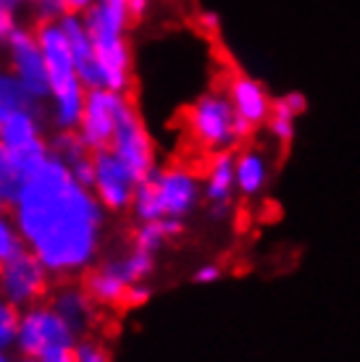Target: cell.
<instances>
[{"label":"cell","instance_id":"6da1fadb","mask_svg":"<svg viewBox=\"0 0 360 362\" xmlns=\"http://www.w3.org/2000/svg\"><path fill=\"white\" fill-rule=\"evenodd\" d=\"M11 216L55 281L81 279L103 257L111 213L53 155L18 181Z\"/></svg>","mask_w":360,"mask_h":362},{"label":"cell","instance_id":"7a4b0ae2","mask_svg":"<svg viewBox=\"0 0 360 362\" xmlns=\"http://www.w3.org/2000/svg\"><path fill=\"white\" fill-rule=\"evenodd\" d=\"M84 24L90 29L95 58L103 71V90L129 95L135 87V53L129 42V29L135 24L129 0H95Z\"/></svg>","mask_w":360,"mask_h":362},{"label":"cell","instance_id":"3957f363","mask_svg":"<svg viewBox=\"0 0 360 362\" xmlns=\"http://www.w3.org/2000/svg\"><path fill=\"white\" fill-rule=\"evenodd\" d=\"M203 202V179L187 163L158 165L147 179L137 184L132 199V218L137 223L150 221H179L187 223L189 216Z\"/></svg>","mask_w":360,"mask_h":362},{"label":"cell","instance_id":"277c9868","mask_svg":"<svg viewBox=\"0 0 360 362\" xmlns=\"http://www.w3.org/2000/svg\"><path fill=\"white\" fill-rule=\"evenodd\" d=\"M184 121H187V134L192 145L206 155L235 153L250 136V132L237 118L235 105H232L226 90L203 92L187 108Z\"/></svg>","mask_w":360,"mask_h":362},{"label":"cell","instance_id":"5b68a950","mask_svg":"<svg viewBox=\"0 0 360 362\" xmlns=\"http://www.w3.org/2000/svg\"><path fill=\"white\" fill-rule=\"evenodd\" d=\"M155 265H158V255L129 245L124 252L100 257L98 263L81 276V284L100 310L124 308L126 291L140 281L153 279Z\"/></svg>","mask_w":360,"mask_h":362},{"label":"cell","instance_id":"8992f818","mask_svg":"<svg viewBox=\"0 0 360 362\" xmlns=\"http://www.w3.org/2000/svg\"><path fill=\"white\" fill-rule=\"evenodd\" d=\"M53 281L55 279L50 276V271L29 250L0 263V294L18 310L47 302L55 286Z\"/></svg>","mask_w":360,"mask_h":362},{"label":"cell","instance_id":"52a82bcc","mask_svg":"<svg viewBox=\"0 0 360 362\" xmlns=\"http://www.w3.org/2000/svg\"><path fill=\"white\" fill-rule=\"evenodd\" d=\"M77 331L53 310L50 302H40L32 308L21 310L18 315V334L13 352L18 357L35 360L40 352H45L50 346L61 344H77Z\"/></svg>","mask_w":360,"mask_h":362},{"label":"cell","instance_id":"ba28073f","mask_svg":"<svg viewBox=\"0 0 360 362\" xmlns=\"http://www.w3.org/2000/svg\"><path fill=\"white\" fill-rule=\"evenodd\" d=\"M111 150L118 155V160L129 171L135 173L137 181L147 179L158 168V153H155L153 134L147 132L142 113L137 110L132 98H129V103H126L121 116H118L116 132H113V139H111Z\"/></svg>","mask_w":360,"mask_h":362},{"label":"cell","instance_id":"9c48e42d","mask_svg":"<svg viewBox=\"0 0 360 362\" xmlns=\"http://www.w3.org/2000/svg\"><path fill=\"white\" fill-rule=\"evenodd\" d=\"M137 176L126 168L118 155L106 147V150H95L92 153V179L90 189L100 199V205L108 210L111 216H121L129 213L132 199L137 192Z\"/></svg>","mask_w":360,"mask_h":362},{"label":"cell","instance_id":"30bf717a","mask_svg":"<svg viewBox=\"0 0 360 362\" xmlns=\"http://www.w3.org/2000/svg\"><path fill=\"white\" fill-rule=\"evenodd\" d=\"M3 47H6V66L13 71L18 84L27 90L32 103L43 108L50 95V76H47L43 50L37 45L35 29L21 27Z\"/></svg>","mask_w":360,"mask_h":362},{"label":"cell","instance_id":"8fae6325","mask_svg":"<svg viewBox=\"0 0 360 362\" xmlns=\"http://www.w3.org/2000/svg\"><path fill=\"white\" fill-rule=\"evenodd\" d=\"M126 103H129V95H118V92L111 90L87 92V105H84V116H81L77 134L92 153L111 147L118 116H121Z\"/></svg>","mask_w":360,"mask_h":362},{"label":"cell","instance_id":"7c38bea8","mask_svg":"<svg viewBox=\"0 0 360 362\" xmlns=\"http://www.w3.org/2000/svg\"><path fill=\"white\" fill-rule=\"evenodd\" d=\"M200 179H203V202H208L210 216L216 218V221L229 218V213L235 210L237 199L235 153L208 155Z\"/></svg>","mask_w":360,"mask_h":362},{"label":"cell","instance_id":"4fadbf2b","mask_svg":"<svg viewBox=\"0 0 360 362\" xmlns=\"http://www.w3.org/2000/svg\"><path fill=\"white\" fill-rule=\"evenodd\" d=\"M226 95L235 105L237 118L242 121V127L250 134L255 129L266 127L271 108H274V98L258 79H252V76H247L242 71H235L226 82Z\"/></svg>","mask_w":360,"mask_h":362},{"label":"cell","instance_id":"5bb4252c","mask_svg":"<svg viewBox=\"0 0 360 362\" xmlns=\"http://www.w3.org/2000/svg\"><path fill=\"white\" fill-rule=\"evenodd\" d=\"M47 302L77 331V336L90 334L92 328H95V323H98L100 308L95 305V299L90 297V291L84 289L81 279L58 281L53 286V291H50Z\"/></svg>","mask_w":360,"mask_h":362},{"label":"cell","instance_id":"9a60e30c","mask_svg":"<svg viewBox=\"0 0 360 362\" xmlns=\"http://www.w3.org/2000/svg\"><path fill=\"white\" fill-rule=\"evenodd\" d=\"M37 45L43 50L47 66V76H50V90L53 87H63L69 82H77V61L69 47V40L63 35V29L58 21H37L35 27Z\"/></svg>","mask_w":360,"mask_h":362},{"label":"cell","instance_id":"2e32d148","mask_svg":"<svg viewBox=\"0 0 360 362\" xmlns=\"http://www.w3.org/2000/svg\"><path fill=\"white\" fill-rule=\"evenodd\" d=\"M87 87L77 79L63 87H53L47 95L43 113H45L47 129L50 132H77L84 116V105H87Z\"/></svg>","mask_w":360,"mask_h":362},{"label":"cell","instance_id":"e0dca14e","mask_svg":"<svg viewBox=\"0 0 360 362\" xmlns=\"http://www.w3.org/2000/svg\"><path fill=\"white\" fill-rule=\"evenodd\" d=\"M235 173H237V197L258 199L269 189L274 179L271 155L258 145H242L235 150Z\"/></svg>","mask_w":360,"mask_h":362},{"label":"cell","instance_id":"ac0fdd59","mask_svg":"<svg viewBox=\"0 0 360 362\" xmlns=\"http://www.w3.org/2000/svg\"><path fill=\"white\" fill-rule=\"evenodd\" d=\"M305 110H308V100L303 92H287V95L274 98V108H271V116L266 121V132H269L271 139L279 142L281 147H287L295 139L298 121Z\"/></svg>","mask_w":360,"mask_h":362},{"label":"cell","instance_id":"d6986e66","mask_svg":"<svg viewBox=\"0 0 360 362\" xmlns=\"http://www.w3.org/2000/svg\"><path fill=\"white\" fill-rule=\"evenodd\" d=\"M50 155L58 158L74 179L90 187L92 179V150L79 139L77 132H50Z\"/></svg>","mask_w":360,"mask_h":362},{"label":"cell","instance_id":"ffe728a7","mask_svg":"<svg viewBox=\"0 0 360 362\" xmlns=\"http://www.w3.org/2000/svg\"><path fill=\"white\" fill-rule=\"evenodd\" d=\"M184 231V223L179 221H150V223H137L132 231V245L145 250V252L158 255L171 239Z\"/></svg>","mask_w":360,"mask_h":362},{"label":"cell","instance_id":"44dd1931","mask_svg":"<svg viewBox=\"0 0 360 362\" xmlns=\"http://www.w3.org/2000/svg\"><path fill=\"white\" fill-rule=\"evenodd\" d=\"M24 108H40L32 103V98L27 95V90L18 84V79L13 76L6 64H0V124L9 116H13L16 110Z\"/></svg>","mask_w":360,"mask_h":362},{"label":"cell","instance_id":"7402d4cb","mask_svg":"<svg viewBox=\"0 0 360 362\" xmlns=\"http://www.w3.org/2000/svg\"><path fill=\"white\" fill-rule=\"evenodd\" d=\"M24 250H27V245H24V236L18 231L13 216L11 213H0V263L16 257Z\"/></svg>","mask_w":360,"mask_h":362},{"label":"cell","instance_id":"603a6c76","mask_svg":"<svg viewBox=\"0 0 360 362\" xmlns=\"http://www.w3.org/2000/svg\"><path fill=\"white\" fill-rule=\"evenodd\" d=\"M18 315H21V310L13 308L9 299L0 294V352H13L18 334Z\"/></svg>","mask_w":360,"mask_h":362},{"label":"cell","instance_id":"cb8c5ba5","mask_svg":"<svg viewBox=\"0 0 360 362\" xmlns=\"http://www.w3.org/2000/svg\"><path fill=\"white\" fill-rule=\"evenodd\" d=\"M74 362H113V354L103 339L84 334L74 344Z\"/></svg>","mask_w":360,"mask_h":362},{"label":"cell","instance_id":"d4e9b609","mask_svg":"<svg viewBox=\"0 0 360 362\" xmlns=\"http://www.w3.org/2000/svg\"><path fill=\"white\" fill-rule=\"evenodd\" d=\"M18 0H0V45H6L11 37L21 29V18H18Z\"/></svg>","mask_w":360,"mask_h":362},{"label":"cell","instance_id":"484cf974","mask_svg":"<svg viewBox=\"0 0 360 362\" xmlns=\"http://www.w3.org/2000/svg\"><path fill=\"white\" fill-rule=\"evenodd\" d=\"M221 279H224V265L213 263V260L198 265V268L192 271V284H200V286H206V284H218Z\"/></svg>","mask_w":360,"mask_h":362},{"label":"cell","instance_id":"4316f807","mask_svg":"<svg viewBox=\"0 0 360 362\" xmlns=\"http://www.w3.org/2000/svg\"><path fill=\"white\" fill-rule=\"evenodd\" d=\"M35 11H37V18H40V21H58L61 16H66L63 0H37Z\"/></svg>","mask_w":360,"mask_h":362},{"label":"cell","instance_id":"83f0119b","mask_svg":"<svg viewBox=\"0 0 360 362\" xmlns=\"http://www.w3.org/2000/svg\"><path fill=\"white\" fill-rule=\"evenodd\" d=\"M35 362H74V344L50 346V349L37 354Z\"/></svg>","mask_w":360,"mask_h":362},{"label":"cell","instance_id":"f1b7e54d","mask_svg":"<svg viewBox=\"0 0 360 362\" xmlns=\"http://www.w3.org/2000/svg\"><path fill=\"white\" fill-rule=\"evenodd\" d=\"M153 297V289H150V281H140L132 289L126 291V305L124 308H140L147 299Z\"/></svg>","mask_w":360,"mask_h":362},{"label":"cell","instance_id":"f546056e","mask_svg":"<svg viewBox=\"0 0 360 362\" xmlns=\"http://www.w3.org/2000/svg\"><path fill=\"white\" fill-rule=\"evenodd\" d=\"M13 194H16V184L9 181L6 176H0V213H11Z\"/></svg>","mask_w":360,"mask_h":362},{"label":"cell","instance_id":"4dcf8cb0","mask_svg":"<svg viewBox=\"0 0 360 362\" xmlns=\"http://www.w3.org/2000/svg\"><path fill=\"white\" fill-rule=\"evenodd\" d=\"M63 6H66V13H87V11L95 6V0H63Z\"/></svg>","mask_w":360,"mask_h":362},{"label":"cell","instance_id":"1f68e13d","mask_svg":"<svg viewBox=\"0 0 360 362\" xmlns=\"http://www.w3.org/2000/svg\"><path fill=\"white\" fill-rule=\"evenodd\" d=\"M147 8H150V0H129V11H132L135 21H140L147 13Z\"/></svg>","mask_w":360,"mask_h":362},{"label":"cell","instance_id":"d6a6232c","mask_svg":"<svg viewBox=\"0 0 360 362\" xmlns=\"http://www.w3.org/2000/svg\"><path fill=\"white\" fill-rule=\"evenodd\" d=\"M200 24H203V29H208V32H216V29H218V16L213 13V11H208V13H203V16H200Z\"/></svg>","mask_w":360,"mask_h":362},{"label":"cell","instance_id":"836d02e7","mask_svg":"<svg viewBox=\"0 0 360 362\" xmlns=\"http://www.w3.org/2000/svg\"><path fill=\"white\" fill-rule=\"evenodd\" d=\"M0 362H16L13 352H0Z\"/></svg>","mask_w":360,"mask_h":362},{"label":"cell","instance_id":"e575fe53","mask_svg":"<svg viewBox=\"0 0 360 362\" xmlns=\"http://www.w3.org/2000/svg\"><path fill=\"white\" fill-rule=\"evenodd\" d=\"M18 3H21V6H35L37 0H18Z\"/></svg>","mask_w":360,"mask_h":362},{"label":"cell","instance_id":"d590c367","mask_svg":"<svg viewBox=\"0 0 360 362\" xmlns=\"http://www.w3.org/2000/svg\"><path fill=\"white\" fill-rule=\"evenodd\" d=\"M16 362H35V360H29V357H16Z\"/></svg>","mask_w":360,"mask_h":362}]
</instances>
